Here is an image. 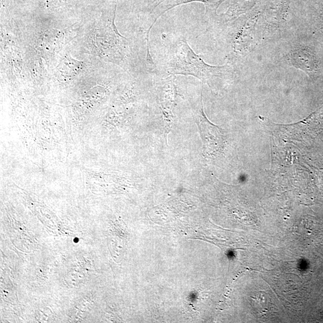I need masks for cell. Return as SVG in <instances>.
Segmentation results:
<instances>
[{
	"label": "cell",
	"mask_w": 323,
	"mask_h": 323,
	"mask_svg": "<svg viewBox=\"0 0 323 323\" xmlns=\"http://www.w3.org/2000/svg\"><path fill=\"white\" fill-rule=\"evenodd\" d=\"M165 70L169 75H192L213 89L215 85L233 78V68L208 65L187 43L186 39L178 38L169 44L166 52Z\"/></svg>",
	"instance_id": "1"
},
{
	"label": "cell",
	"mask_w": 323,
	"mask_h": 323,
	"mask_svg": "<svg viewBox=\"0 0 323 323\" xmlns=\"http://www.w3.org/2000/svg\"><path fill=\"white\" fill-rule=\"evenodd\" d=\"M195 121L199 127L205 156L215 157L223 150L225 145L224 131L213 124L206 116L202 102V94L194 108Z\"/></svg>",
	"instance_id": "2"
},
{
	"label": "cell",
	"mask_w": 323,
	"mask_h": 323,
	"mask_svg": "<svg viewBox=\"0 0 323 323\" xmlns=\"http://www.w3.org/2000/svg\"><path fill=\"white\" fill-rule=\"evenodd\" d=\"M290 66L300 69L309 75L316 73L318 65L316 56L306 48H300L291 51L286 56Z\"/></svg>",
	"instance_id": "3"
},
{
	"label": "cell",
	"mask_w": 323,
	"mask_h": 323,
	"mask_svg": "<svg viewBox=\"0 0 323 323\" xmlns=\"http://www.w3.org/2000/svg\"><path fill=\"white\" fill-rule=\"evenodd\" d=\"M144 3V12H146L147 17L150 15L156 7L160 6L166 0H143Z\"/></svg>",
	"instance_id": "4"
}]
</instances>
